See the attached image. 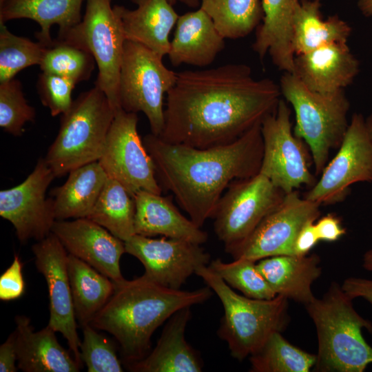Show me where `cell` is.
Returning a JSON list of instances; mask_svg holds the SVG:
<instances>
[{
    "label": "cell",
    "mask_w": 372,
    "mask_h": 372,
    "mask_svg": "<svg viewBox=\"0 0 372 372\" xmlns=\"http://www.w3.org/2000/svg\"><path fill=\"white\" fill-rule=\"evenodd\" d=\"M281 96L278 84L255 79L245 64L177 72L158 137L201 149L232 143L271 114Z\"/></svg>",
    "instance_id": "obj_1"
},
{
    "label": "cell",
    "mask_w": 372,
    "mask_h": 372,
    "mask_svg": "<svg viewBox=\"0 0 372 372\" xmlns=\"http://www.w3.org/2000/svg\"><path fill=\"white\" fill-rule=\"evenodd\" d=\"M143 141L161 189L174 194L199 227L232 182L259 173L263 155L261 123L232 143L209 148L167 143L152 133Z\"/></svg>",
    "instance_id": "obj_2"
},
{
    "label": "cell",
    "mask_w": 372,
    "mask_h": 372,
    "mask_svg": "<svg viewBox=\"0 0 372 372\" xmlns=\"http://www.w3.org/2000/svg\"><path fill=\"white\" fill-rule=\"evenodd\" d=\"M114 285L112 296L90 324L116 338L128 364L146 356L152 334L166 320L212 295L208 286L194 291L173 289L143 276Z\"/></svg>",
    "instance_id": "obj_3"
},
{
    "label": "cell",
    "mask_w": 372,
    "mask_h": 372,
    "mask_svg": "<svg viewBox=\"0 0 372 372\" xmlns=\"http://www.w3.org/2000/svg\"><path fill=\"white\" fill-rule=\"evenodd\" d=\"M353 299L332 282L320 298L305 305L318 338L314 369L320 372H363L372 364V347L362 328L372 333V323L353 306Z\"/></svg>",
    "instance_id": "obj_4"
},
{
    "label": "cell",
    "mask_w": 372,
    "mask_h": 372,
    "mask_svg": "<svg viewBox=\"0 0 372 372\" xmlns=\"http://www.w3.org/2000/svg\"><path fill=\"white\" fill-rule=\"evenodd\" d=\"M195 274L220 299L224 310L218 336L225 340L231 355L242 361L258 351L269 335L287 324L288 299L277 295L269 300L255 299L235 292L208 265Z\"/></svg>",
    "instance_id": "obj_5"
},
{
    "label": "cell",
    "mask_w": 372,
    "mask_h": 372,
    "mask_svg": "<svg viewBox=\"0 0 372 372\" xmlns=\"http://www.w3.org/2000/svg\"><path fill=\"white\" fill-rule=\"evenodd\" d=\"M115 114L98 86L79 95L62 114L58 134L45 158L55 177L99 161Z\"/></svg>",
    "instance_id": "obj_6"
},
{
    "label": "cell",
    "mask_w": 372,
    "mask_h": 372,
    "mask_svg": "<svg viewBox=\"0 0 372 372\" xmlns=\"http://www.w3.org/2000/svg\"><path fill=\"white\" fill-rule=\"evenodd\" d=\"M279 86L295 112L293 134L308 145L315 175L318 176L328 163L330 152L340 147L349 127V99L344 90L329 94L313 92L291 72L284 73Z\"/></svg>",
    "instance_id": "obj_7"
},
{
    "label": "cell",
    "mask_w": 372,
    "mask_h": 372,
    "mask_svg": "<svg viewBox=\"0 0 372 372\" xmlns=\"http://www.w3.org/2000/svg\"><path fill=\"white\" fill-rule=\"evenodd\" d=\"M57 39L92 54L99 70L94 85L104 92L116 113L123 110L118 88L125 39L112 0H86L81 21L59 34Z\"/></svg>",
    "instance_id": "obj_8"
},
{
    "label": "cell",
    "mask_w": 372,
    "mask_h": 372,
    "mask_svg": "<svg viewBox=\"0 0 372 372\" xmlns=\"http://www.w3.org/2000/svg\"><path fill=\"white\" fill-rule=\"evenodd\" d=\"M163 58L143 45L125 40L119 76V99L127 112H142L151 133L159 136L165 123V95L174 85L177 72L168 69Z\"/></svg>",
    "instance_id": "obj_9"
},
{
    "label": "cell",
    "mask_w": 372,
    "mask_h": 372,
    "mask_svg": "<svg viewBox=\"0 0 372 372\" xmlns=\"http://www.w3.org/2000/svg\"><path fill=\"white\" fill-rule=\"evenodd\" d=\"M285 195L260 172L232 182L219 199L211 217L215 233L226 252L230 254L239 247L280 205Z\"/></svg>",
    "instance_id": "obj_10"
},
{
    "label": "cell",
    "mask_w": 372,
    "mask_h": 372,
    "mask_svg": "<svg viewBox=\"0 0 372 372\" xmlns=\"http://www.w3.org/2000/svg\"><path fill=\"white\" fill-rule=\"evenodd\" d=\"M263 155L260 173L285 194L317 181L310 170L311 155L292 131L291 110L280 99L276 109L261 123Z\"/></svg>",
    "instance_id": "obj_11"
},
{
    "label": "cell",
    "mask_w": 372,
    "mask_h": 372,
    "mask_svg": "<svg viewBox=\"0 0 372 372\" xmlns=\"http://www.w3.org/2000/svg\"><path fill=\"white\" fill-rule=\"evenodd\" d=\"M138 121L136 113H116L99 162L107 176L132 196L141 191L161 194L154 165L138 133Z\"/></svg>",
    "instance_id": "obj_12"
},
{
    "label": "cell",
    "mask_w": 372,
    "mask_h": 372,
    "mask_svg": "<svg viewBox=\"0 0 372 372\" xmlns=\"http://www.w3.org/2000/svg\"><path fill=\"white\" fill-rule=\"evenodd\" d=\"M304 198L320 205L342 201L350 187L372 182V143L365 118L354 113L338 151Z\"/></svg>",
    "instance_id": "obj_13"
},
{
    "label": "cell",
    "mask_w": 372,
    "mask_h": 372,
    "mask_svg": "<svg viewBox=\"0 0 372 372\" xmlns=\"http://www.w3.org/2000/svg\"><path fill=\"white\" fill-rule=\"evenodd\" d=\"M320 207L301 197L297 190L286 194L280 205L230 255L234 259L245 258L256 262L273 256L293 255L298 232L308 222L317 220Z\"/></svg>",
    "instance_id": "obj_14"
},
{
    "label": "cell",
    "mask_w": 372,
    "mask_h": 372,
    "mask_svg": "<svg viewBox=\"0 0 372 372\" xmlns=\"http://www.w3.org/2000/svg\"><path fill=\"white\" fill-rule=\"evenodd\" d=\"M54 178L45 158H39L21 183L0 191V216L12 223L20 242L39 241L51 233L56 220L45 193Z\"/></svg>",
    "instance_id": "obj_15"
},
{
    "label": "cell",
    "mask_w": 372,
    "mask_h": 372,
    "mask_svg": "<svg viewBox=\"0 0 372 372\" xmlns=\"http://www.w3.org/2000/svg\"><path fill=\"white\" fill-rule=\"evenodd\" d=\"M124 243L126 253L143 264V276L173 289H180L198 267L210 260L209 254L200 245L184 240L134 234Z\"/></svg>",
    "instance_id": "obj_16"
},
{
    "label": "cell",
    "mask_w": 372,
    "mask_h": 372,
    "mask_svg": "<svg viewBox=\"0 0 372 372\" xmlns=\"http://www.w3.org/2000/svg\"><path fill=\"white\" fill-rule=\"evenodd\" d=\"M37 270L45 279L50 319L48 326L66 339L74 359L82 367L79 340L76 331L71 287L68 272V253L52 232L32 247Z\"/></svg>",
    "instance_id": "obj_17"
},
{
    "label": "cell",
    "mask_w": 372,
    "mask_h": 372,
    "mask_svg": "<svg viewBox=\"0 0 372 372\" xmlns=\"http://www.w3.org/2000/svg\"><path fill=\"white\" fill-rule=\"evenodd\" d=\"M51 232L69 254L91 265L117 283L125 280L120 260L126 253L124 241L87 218L55 220Z\"/></svg>",
    "instance_id": "obj_18"
},
{
    "label": "cell",
    "mask_w": 372,
    "mask_h": 372,
    "mask_svg": "<svg viewBox=\"0 0 372 372\" xmlns=\"http://www.w3.org/2000/svg\"><path fill=\"white\" fill-rule=\"evenodd\" d=\"M359 70L347 43H335L295 55L293 73L311 90L329 94L351 84Z\"/></svg>",
    "instance_id": "obj_19"
},
{
    "label": "cell",
    "mask_w": 372,
    "mask_h": 372,
    "mask_svg": "<svg viewBox=\"0 0 372 372\" xmlns=\"http://www.w3.org/2000/svg\"><path fill=\"white\" fill-rule=\"evenodd\" d=\"M136 8L130 10L115 5L117 17L125 40L149 48L163 57L168 54L169 36L179 17L168 0H132Z\"/></svg>",
    "instance_id": "obj_20"
},
{
    "label": "cell",
    "mask_w": 372,
    "mask_h": 372,
    "mask_svg": "<svg viewBox=\"0 0 372 372\" xmlns=\"http://www.w3.org/2000/svg\"><path fill=\"white\" fill-rule=\"evenodd\" d=\"M225 48V38L202 8L179 16L168 56L174 66L210 65Z\"/></svg>",
    "instance_id": "obj_21"
},
{
    "label": "cell",
    "mask_w": 372,
    "mask_h": 372,
    "mask_svg": "<svg viewBox=\"0 0 372 372\" xmlns=\"http://www.w3.org/2000/svg\"><path fill=\"white\" fill-rule=\"evenodd\" d=\"M136 234L148 237L161 235L202 245L208 239L207 232L183 216L170 196L141 191L134 196Z\"/></svg>",
    "instance_id": "obj_22"
},
{
    "label": "cell",
    "mask_w": 372,
    "mask_h": 372,
    "mask_svg": "<svg viewBox=\"0 0 372 372\" xmlns=\"http://www.w3.org/2000/svg\"><path fill=\"white\" fill-rule=\"evenodd\" d=\"M191 307L183 308L169 318L156 346L143 359L129 363L134 372H199L203 362L186 341L185 333L191 318Z\"/></svg>",
    "instance_id": "obj_23"
},
{
    "label": "cell",
    "mask_w": 372,
    "mask_h": 372,
    "mask_svg": "<svg viewBox=\"0 0 372 372\" xmlns=\"http://www.w3.org/2000/svg\"><path fill=\"white\" fill-rule=\"evenodd\" d=\"M17 366L25 372H78L81 366L59 344L48 325L34 331L30 319L15 318Z\"/></svg>",
    "instance_id": "obj_24"
},
{
    "label": "cell",
    "mask_w": 372,
    "mask_h": 372,
    "mask_svg": "<svg viewBox=\"0 0 372 372\" xmlns=\"http://www.w3.org/2000/svg\"><path fill=\"white\" fill-rule=\"evenodd\" d=\"M256 265L276 295L304 306L316 298L311 286L322 273L317 254L273 256L257 261Z\"/></svg>",
    "instance_id": "obj_25"
},
{
    "label": "cell",
    "mask_w": 372,
    "mask_h": 372,
    "mask_svg": "<svg viewBox=\"0 0 372 372\" xmlns=\"http://www.w3.org/2000/svg\"><path fill=\"white\" fill-rule=\"evenodd\" d=\"M262 23L256 28L254 51L260 59L269 53L273 63L285 72H293L292 21L300 0H261Z\"/></svg>",
    "instance_id": "obj_26"
},
{
    "label": "cell",
    "mask_w": 372,
    "mask_h": 372,
    "mask_svg": "<svg viewBox=\"0 0 372 372\" xmlns=\"http://www.w3.org/2000/svg\"><path fill=\"white\" fill-rule=\"evenodd\" d=\"M83 0H7L0 6V22L28 19L37 22L36 38L45 46L52 44L50 28L59 25V34L70 30L82 19Z\"/></svg>",
    "instance_id": "obj_27"
},
{
    "label": "cell",
    "mask_w": 372,
    "mask_h": 372,
    "mask_svg": "<svg viewBox=\"0 0 372 372\" xmlns=\"http://www.w3.org/2000/svg\"><path fill=\"white\" fill-rule=\"evenodd\" d=\"M107 178L99 161L71 171L65 183L52 192L55 220L87 218Z\"/></svg>",
    "instance_id": "obj_28"
},
{
    "label": "cell",
    "mask_w": 372,
    "mask_h": 372,
    "mask_svg": "<svg viewBox=\"0 0 372 372\" xmlns=\"http://www.w3.org/2000/svg\"><path fill=\"white\" fill-rule=\"evenodd\" d=\"M321 6V0H300L292 21L295 55L331 43H347L351 27L338 14L324 19Z\"/></svg>",
    "instance_id": "obj_29"
},
{
    "label": "cell",
    "mask_w": 372,
    "mask_h": 372,
    "mask_svg": "<svg viewBox=\"0 0 372 372\" xmlns=\"http://www.w3.org/2000/svg\"><path fill=\"white\" fill-rule=\"evenodd\" d=\"M68 272L76 319L83 327L90 324L107 302L114 285L108 277L69 254Z\"/></svg>",
    "instance_id": "obj_30"
},
{
    "label": "cell",
    "mask_w": 372,
    "mask_h": 372,
    "mask_svg": "<svg viewBox=\"0 0 372 372\" xmlns=\"http://www.w3.org/2000/svg\"><path fill=\"white\" fill-rule=\"evenodd\" d=\"M135 202L125 187L108 177L87 218L126 241L135 234Z\"/></svg>",
    "instance_id": "obj_31"
},
{
    "label": "cell",
    "mask_w": 372,
    "mask_h": 372,
    "mask_svg": "<svg viewBox=\"0 0 372 372\" xmlns=\"http://www.w3.org/2000/svg\"><path fill=\"white\" fill-rule=\"evenodd\" d=\"M225 39L249 34L263 18L261 0H199Z\"/></svg>",
    "instance_id": "obj_32"
},
{
    "label": "cell",
    "mask_w": 372,
    "mask_h": 372,
    "mask_svg": "<svg viewBox=\"0 0 372 372\" xmlns=\"http://www.w3.org/2000/svg\"><path fill=\"white\" fill-rule=\"evenodd\" d=\"M249 358L252 372H309L314 368L317 356L291 344L280 331H275Z\"/></svg>",
    "instance_id": "obj_33"
},
{
    "label": "cell",
    "mask_w": 372,
    "mask_h": 372,
    "mask_svg": "<svg viewBox=\"0 0 372 372\" xmlns=\"http://www.w3.org/2000/svg\"><path fill=\"white\" fill-rule=\"evenodd\" d=\"M95 63L87 51L56 39L46 48L39 66L43 72L68 78L77 84L90 79Z\"/></svg>",
    "instance_id": "obj_34"
},
{
    "label": "cell",
    "mask_w": 372,
    "mask_h": 372,
    "mask_svg": "<svg viewBox=\"0 0 372 372\" xmlns=\"http://www.w3.org/2000/svg\"><path fill=\"white\" fill-rule=\"evenodd\" d=\"M208 267L232 289L244 296L269 300L277 295L258 270L256 262L245 258L225 262L220 258L211 260Z\"/></svg>",
    "instance_id": "obj_35"
},
{
    "label": "cell",
    "mask_w": 372,
    "mask_h": 372,
    "mask_svg": "<svg viewBox=\"0 0 372 372\" xmlns=\"http://www.w3.org/2000/svg\"><path fill=\"white\" fill-rule=\"evenodd\" d=\"M46 48L39 41L12 34L0 22V83L28 67L39 65Z\"/></svg>",
    "instance_id": "obj_36"
},
{
    "label": "cell",
    "mask_w": 372,
    "mask_h": 372,
    "mask_svg": "<svg viewBox=\"0 0 372 372\" xmlns=\"http://www.w3.org/2000/svg\"><path fill=\"white\" fill-rule=\"evenodd\" d=\"M36 112L23 93L20 81L15 78L0 83V127L6 132L21 136L28 122L33 121Z\"/></svg>",
    "instance_id": "obj_37"
},
{
    "label": "cell",
    "mask_w": 372,
    "mask_h": 372,
    "mask_svg": "<svg viewBox=\"0 0 372 372\" xmlns=\"http://www.w3.org/2000/svg\"><path fill=\"white\" fill-rule=\"evenodd\" d=\"M83 335L81 358L88 372L123 371L114 346L109 339L99 333L91 324L83 327Z\"/></svg>",
    "instance_id": "obj_38"
},
{
    "label": "cell",
    "mask_w": 372,
    "mask_h": 372,
    "mask_svg": "<svg viewBox=\"0 0 372 372\" xmlns=\"http://www.w3.org/2000/svg\"><path fill=\"white\" fill-rule=\"evenodd\" d=\"M76 85L73 81L54 74L42 72L37 82L41 103L47 107L52 116L63 114L71 107L72 92Z\"/></svg>",
    "instance_id": "obj_39"
},
{
    "label": "cell",
    "mask_w": 372,
    "mask_h": 372,
    "mask_svg": "<svg viewBox=\"0 0 372 372\" xmlns=\"http://www.w3.org/2000/svg\"><path fill=\"white\" fill-rule=\"evenodd\" d=\"M22 262L14 254L10 266L0 276V299L4 301L20 298L25 291V282L22 274Z\"/></svg>",
    "instance_id": "obj_40"
},
{
    "label": "cell",
    "mask_w": 372,
    "mask_h": 372,
    "mask_svg": "<svg viewBox=\"0 0 372 372\" xmlns=\"http://www.w3.org/2000/svg\"><path fill=\"white\" fill-rule=\"evenodd\" d=\"M315 228L319 240L335 242L346 234L340 219L335 214H328L318 218Z\"/></svg>",
    "instance_id": "obj_41"
},
{
    "label": "cell",
    "mask_w": 372,
    "mask_h": 372,
    "mask_svg": "<svg viewBox=\"0 0 372 372\" xmlns=\"http://www.w3.org/2000/svg\"><path fill=\"white\" fill-rule=\"evenodd\" d=\"M315 222H308L298 232L293 247V256H302L309 254L320 241L316 231Z\"/></svg>",
    "instance_id": "obj_42"
},
{
    "label": "cell",
    "mask_w": 372,
    "mask_h": 372,
    "mask_svg": "<svg viewBox=\"0 0 372 372\" xmlns=\"http://www.w3.org/2000/svg\"><path fill=\"white\" fill-rule=\"evenodd\" d=\"M341 287L352 299L362 298L372 304V279L351 277L345 279Z\"/></svg>",
    "instance_id": "obj_43"
},
{
    "label": "cell",
    "mask_w": 372,
    "mask_h": 372,
    "mask_svg": "<svg viewBox=\"0 0 372 372\" xmlns=\"http://www.w3.org/2000/svg\"><path fill=\"white\" fill-rule=\"evenodd\" d=\"M16 333L12 332L0 346V371L16 372L18 367L16 351Z\"/></svg>",
    "instance_id": "obj_44"
},
{
    "label": "cell",
    "mask_w": 372,
    "mask_h": 372,
    "mask_svg": "<svg viewBox=\"0 0 372 372\" xmlns=\"http://www.w3.org/2000/svg\"><path fill=\"white\" fill-rule=\"evenodd\" d=\"M357 6L362 15L372 17V0H358Z\"/></svg>",
    "instance_id": "obj_45"
},
{
    "label": "cell",
    "mask_w": 372,
    "mask_h": 372,
    "mask_svg": "<svg viewBox=\"0 0 372 372\" xmlns=\"http://www.w3.org/2000/svg\"><path fill=\"white\" fill-rule=\"evenodd\" d=\"M362 267L366 271L372 272V249L366 251L363 255Z\"/></svg>",
    "instance_id": "obj_46"
},
{
    "label": "cell",
    "mask_w": 372,
    "mask_h": 372,
    "mask_svg": "<svg viewBox=\"0 0 372 372\" xmlns=\"http://www.w3.org/2000/svg\"><path fill=\"white\" fill-rule=\"evenodd\" d=\"M365 124L367 132L372 143V113L365 118Z\"/></svg>",
    "instance_id": "obj_47"
},
{
    "label": "cell",
    "mask_w": 372,
    "mask_h": 372,
    "mask_svg": "<svg viewBox=\"0 0 372 372\" xmlns=\"http://www.w3.org/2000/svg\"><path fill=\"white\" fill-rule=\"evenodd\" d=\"M177 1L191 8H196L200 4L199 0H177Z\"/></svg>",
    "instance_id": "obj_48"
},
{
    "label": "cell",
    "mask_w": 372,
    "mask_h": 372,
    "mask_svg": "<svg viewBox=\"0 0 372 372\" xmlns=\"http://www.w3.org/2000/svg\"><path fill=\"white\" fill-rule=\"evenodd\" d=\"M168 1L172 6L175 5L177 1V0H168Z\"/></svg>",
    "instance_id": "obj_49"
},
{
    "label": "cell",
    "mask_w": 372,
    "mask_h": 372,
    "mask_svg": "<svg viewBox=\"0 0 372 372\" xmlns=\"http://www.w3.org/2000/svg\"><path fill=\"white\" fill-rule=\"evenodd\" d=\"M7 0H0V6L2 5Z\"/></svg>",
    "instance_id": "obj_50"
}]
</instances>
